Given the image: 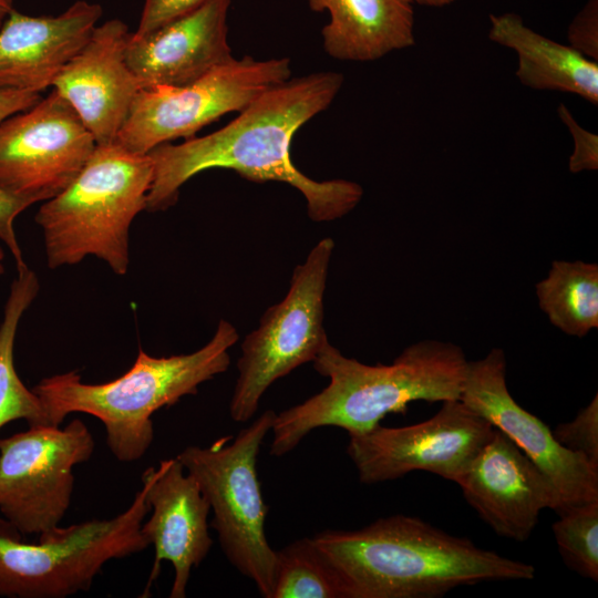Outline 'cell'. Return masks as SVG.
<instances>
[{
  "mask_svg": "<svg viewBox=\"0 0 598 598\" xmlns=\"http://www.w3.org/2000/svg\"><path fill=\"white\" fill-rule=\"evenodd\" d=\"M41 97V93L0 85V123L33 106Z\"/></svg>",
  "mask_w": 598,
  "mask_h": 598,
  "instance_id": "cell-30",
  "label": "cell"
},
{
  "mask_svg": "<svg viewBox=\"0 0 598 598\" xmlns=\"http://www.w3.org/2000/svg\"><path fill=\"white\" fill-rule=\"evenodd\" d=\"M131 33L120 19L96 25L52 84L78 113L96 144L116 141L142 89L126 62Z\"/></svg>",
  "mask_w": 598,
  "mask_h": 598,
  "instance_id": "cell-16",
  "label": "cell"
},
{
  "mask_svg": "<svg viewBox=\"0 0 598 598\" xmlns=\"http://www.w3.org/2000/svg\"><path fill=\"white\" fill-rule=\"evenodd\" d=\"M312 539L337 570L344 598H436L457 587L535 577L530 564L402 514Z\"/></svg>",
  "mask_w": 598,
  "mask_h": 598,
  "instance_id": "cell-2",
  "label": "cell"
},
{
  "mask_svg": "<svg viewBox=\"0 0 598 598\" xmlns=\"http://www.w3.org/2000/svg\"><path fill=\"white\" fill-rule=\"evenodd\" d=\"M334 243L321 239L292 271L285 298L269 307L241 343L230 417L246 422L278 379L312 362L329 342L323 327V296Z\"/></svg>",
  "mask_w": 598,
  "mask_h": 598,
  "instance_id": "cell-8",
  "label": "cell"
},
{
  "mask_svg": "<svg viewBox=\"0 0 598 598\" xmlns=\"http://www.w3.org/2000/svg\"><path fill=\"white\" fill-rule=\"evenodd\" d=\"M557 113L569 130L574 151L569 157L568 168L571 173L597 171L598 168V135L584 128L565 104H559Z\"/></svg>",
  "mask_w": 598,
  "mask_h": 598,
  "instance_id": "cell-26",
  "label": "cell"
},
{
  "mask_svg": "<svg viewBox=\"0 0 598 598\" xmlns=\"http://www.w3.org/2000/svg\"><path fill=\"white\" fill-rule=\"evenodd\" d=\"M291 78L290 60L233 59L184 85L142 87L115 143L146 155L178 137L190 138L204 126L239 112L270 86Z\"/></svg>",
  "mask_w": 598,
  "mask_h": 598,
  "instance_id": "cell-9",
  "label": "cell"
},
{
  "mask_svg": "<svg viewBox=\"0 0 598 598\" xmlns=\"http://www.w3.org/2000/svg\"><path fill=\"white\" fill-rule=\"evenodd\" d=\"M553 524L566 566L579 576L598 580V501L573 506Z\"/></svg>",
  "mask_w": 598,
  "mask_h": 598,
  "instance_id": "cell-24",
  "label": "cell"
},
{
  "mask_svg": "<svg viewBox=\"0 0 598 598\" xmlns=\"http://www.w3.org/2000/svg\"><path fill=\"white\" fill-rule=\"evenodd\" d=\"M456 484L497 535L516 542L528 539L542 511L559 508L548 476L497 429Z\"/></svg>",
  "mask_w": 598,
  "mask_h": 598,
  "instance_id": "cell-14",
  "label": "cell"
},
{
  "mask_svg": "<svg viewBox=\"0 0 598 598\" xmlns=\"http://www.w3.org/2000/svg\"><path fill=\"white\" fill-rule=\"evenodd\" d=\"M142 480L147 484L151 511L141 532L155 550L143 597L158 577L161 563L167 560L174 568L169 597L184 598L192 569L206 558L213 546L209 503L177 457L161 461L156 468H146Z\"/></svg>",
  "mask_w": 598,
  "mask_h": 598,
  "instance_id": "cell-15",
  "label": "cell"
},
{
  "mask_svg": "<svg viewBox=\"0 0 598 598\" xmlns=\"http://www.w3.org/2000/svg\"><path fill=\"white\" fill-rule=\"evenodd\" d=\"M411 4H419L423 7H432V8H441L448 4H452L453 2L457 0H405Z\"/></svg>",
  "mask_w": 598,
  "mask_h": 598,
  "instance_id": "cell-31",
  "label": "cell"
},
{
  "mask_svg": "<svg viewBox=\"0 0 598 598\" xmlns=\"http://www.w3.org/2000/svg\"><path fill=\"white\" fill-rule=\"evenodd\" d=\"M536 295L540 310L564 333L582 338L598 328L597 264L554 260Z\"/></svg>",
  "mask_w": 598,
  "mask_h": 598,
  "instance_id": "cell-22",
  "label": "cell"
},
{
  "mask_svg": "<svg viewBox=\"0 0 598 598\" xmlns=\"http://www.w3.org/2000/svg\"><path fill=\"white\" fill-rule=\"evenodd\" d=\"M153 179L148 154L118 145L96 144L76 177L35 214L48 267L78 265L87 256L103 260L114 274L130 266V229L146 207Z\"/></svg>",
  "mask_w": 598,
  "mask_h": 598,
  "instance_id": "cell-5",
  "label": "cell"
},
{
  "mask_svg": "<svg viewBox=\"0 0 598 598\" xmlns=\"http://www.w3.org/2000/svg\"><path fill=\"white\" fill-rule=\"evenodd\" d=\"M13 9V0H0V28Z\"/></svg>",
  "mask_w": 598,
  "mask_h": 598,
  "instance_id": "cell-32",
  "label": "cell"
},
{
  "mask_svg": "<svg viewBox=\"0 0 598 598\" xmlns=\"http://www.w3.org/2000/svg\"><path fill=\"white\" fill-rule=\"evenodd\" d=\"M238 338L236 328L221 319L213 338L192 353L152 357L140 348L131 369L112 381L83 383L78 371H69L40 380L32 391L51 425L60 426L71 413L95 416L105 426L112 454L121 462H134L153 442L152 415L196 394L202 383L225 372Z\"/></svg>",
  "mask_w": 598,
  "mask_h": 598,
  "instance_id": "cell-4",
  "label": "cell"
},
{
  "mask_svg": "<svg viewBox=\"0 0 598 598\" xmlns=\"http://www.w3.org/2000/svg\"><path fill=\"white\" fill-rule=\"evenodd\" d=\"M3 257H4L3 251H2V249L0 248V275L3 274V266H2V264H1Z\"/></svg>",
  "mask_w": 598,
  "mask_h": 598,
  "instance_id": "cell-33",
  "label": "cell"
},
{
  "mask_svg": "<svg viewBox=\"0 0 598 598\" xmlns=\"http://www.w3.org/2000/svg\"><path fill=\"white\" fill-rule=\"evenodd\" d=\"M95 442L85 423L63 429L32 425L0 439V514L22 535L60 526L74 487L73 467L87 462Z\"/></svg>",
  "mask_w": 598,
  "mask_h": 598,
  "instance_id": "cell-10",
  "label": "cell"
},
{
  "mask_svg": "<svg viewBox=\"0 0 598 598\" xmlns=\"http://www.w3.org/2000/svg\"><path fill=\"white\" fill-rule=\"evenodd\" d=\"M312 363L319 374L329 378V384L276 414L274 456L291 452L318 427L337 426L360 434L390 413L405 414L411 402L460 400L468 361L461 347L427 339L410 344L388 365L348 358L330 342Z\"/></svg>",
  "mask_w": 598,
  "mask_h": 598,
  "instance_id": "cell-3",
  "label": "cell"
},
{
  "mask_svg": "<svg viewBox=\"0 0 598 598\" xmlns=\"http://www.w3.org/2000/svg\"><path fill=\"white\" fill-rule=\"evenodd\" d=\"M276 414L266 410L234 440L224 436L208 447L189 445L176 456L209 503V526L227 560L265 598L271 597L277 555L266 537L268 506L260 489L257 456Z\"/></svg>",
  "mask_w": 598,
  "mask_h": 598,
  "instance_id": "cell-7",
  "label": "cell"
},
{
  "mask_svg": "<svg viewBox=\"0 0 598 598\" xmlns=\"http://www.w3.org/2000/svg\"><path fill=\"white\" fill-rule=\"evenodd\" d=\"M342 84L343 75L330 71L289 78L264 91L218 131L155 147L148 153L153 179L145 210L173 206L179 188L195 175L228 168L252 182H282L295 187L305 197L313 221L346 216L360 203L362 187L346 179H311L295 166L290 155L296 132L329 107Z\"/></svg>",
  "mask_w": 598,
  "mask_h": 598,
  "instance_id": "cell-1",
  "label": "cell"
},
{
  "mask_svg": "<svg viewBox=\"0 0 598 598\" xmlns=\"http://www.w3.org/2000/svg\"><path fill=\"white\" fill-rule=\"evenodd\" d=\"M95 147L78 113L53 89L0 123V187L45 202L69 186Z\"/></svg>",
  "mask_w": 598,
  "mask_h": 598,
  "instance_id": "cell-12",
  "label": "cell"
},
{
  "mask_svg": "<svg viewBox=\"0 0 598 598\" xmlns=\"http://www.w3.org/2000/svg\"><path fill=\"white\" fill-rule=\"evenodd\" d=\"M33 204L35 203L32 199L12 194L0 187V240L11 252L18 271L28 268V266L17 239L14 220Z\"/></svg>",
  "mask_w": 598,
  "mask_h": 598,
  "instance_id": "cell-28",
  "label": "cell"
},
{
  "mask_svg": "<svg viewBox=\"0 0 598 598\" xmlns=\"http://www.w3.org/2000/svg\"><path fill=\"white\" fill-rule=\"evenodd\" d=\"M208 0H144L138 27L133 34L148 33L163 24L185 16Z\"/></svg>",
  "mask_w": 598,
  "mask_h": 598,
  "instance_id": "cell-29",
  "label": "cell"
},
{
  "mask_svg": "<svg viewBox=\"0 0 598 598\" xmlns=\"http://www.w3.org/2000/svg\"><path fill=\"white\" fill-rule=\"evenodd\" d=\"M270 598H344L341 579L312 538L276 550Z\"/></svg>",
  "mask_w": 598,
  "mask_h": 598,
  "instance_id": "cell-23",
  "label": "cell"
},
{
  "mask_svg": "<svg viewBox=\"0 0 598 598\" xmlns=\"http://www.w3.org/2000/svg\"><path fill=\"white\" fill-rule=\"evenodd\" d=\"M316 12L328 11L321 31L332 59L369 62L415 44L414 10L405 0H307Z\"/></svg>",
  "mask_w": 598,
  "mask_h": 598,
  "instance_id": "cell-19",
  "label": "cell"
},
{
  "mask_svg": "<svg viewBox=\"0 0 598 598\" xmlns=\"http://www.w3.org/2000/svg\"><path fill=\"white\" fill-rule=\"evenodd\" d=\"M553 435L561 446L598 466V395L573 421L558 424Z\"/></svg>",
  "mask_w": 598,
  "mask_h": 598,
  "instance_id": "cell-25",
  "label": "cell"
},
{
  "mask_svg": "<svg viewBox=\"0 0 598 598\" xmlns=\"http://www.w3.org/2000/svg\"><path fill=\"white\" fill-rule=\"evenodd\" d=\"M131 505L110 519H91L58 526L28 543L0 516V596L9 598H65L87 591L103 566L146 549L141 532L151 511L147 484Z\"/></svg>",
  "mask_w": 598,
  "mask_h": 598,
  "instance_id": "cell-6",
  "label": "cell"
},
{
  "mask_svg": "<svg viewBox=\"0 0 598 598\" xmlns=\"http://www.w3.org/2000/svg\"><path fill=\"white\" fill-rule=\"evenodd\" d=\"M489 40L516 52V76L523 85L571 93L598 104L597 61L534 31L517 13L489 14Z\"/></svg>",
  "mask_w": 598,
  "mask_h": 598,
  "instance_id": "cell-20",
  "label": "cell"
},
{
  "mask_svg": "<svg viewBox=\"0 0 598 598\" xmlns=\"http://www.w3.org/2000/svg\"><path fill=\"white\" fill-rule=\"evenodd\" d=\"M568 44L586 58L598 62V0H588L571 20Z\"/></svg>",
  "mask_w": 598,
  "mask_h": 598,
  "instance_id": "cell-27",
  "label": "cell"
},
{
  "mask_svg": "<svg viewBox=\"0 0 598 598\" xmlns=\"http://www.w3.org/2000/svg\"><path fill=\"white\" fill-rule=\"evenodd\" d=\"M230 4L231 0H208L148 33L132 32L126 62L141 86L188 84L230 62Z\"/></svg>",
  "mask_w": 598,
  "mask_h": 598,
  "instance_id": "cell-17",
  "label": "cell"
},
{
  "mask_svg": "<svg viewBox=\"0 0 598 598\" xmlns=\"http://www.w3.org/2000/svg\"><path fill=\"white\" fill-rule=\"evenodd\" d=\"M40 290L34 271H18L12 281L0 323V429L16 420L32 425H51L39 396L19 378L14 365V342L19 323Z\"/></svg>",
  "mask_w": 598,
  "mask_h": 598,
  "instance_id": "cell-21",
  "label": "cell"
},
{
  "mask_svg": "<svg viewBox=\"0 0 598 598\" xmlns=\"http://www.w3.org/2000/svg\"><path fill=\"white\" fill-rule=\"evenodd\" d=\"M494 431L461 400L445 401L421 423L349 434L347 453L359 480L375 484L425 471L457 482Z\"/></svg>",
  "mask_w": 598,
  "mask_h": 598,
  "instance_id": "cell-11",
  "label": "cell"
},
{
  "mask_svg": "<svg viewBox=\"0 0 598 598\" xmlns=\"http://www.w3.org/2000/svg\"><path fill=\"white\" fill-rule=\"evenodd\" d=\"M102 16L99 3L85 0L55 17L13 9L0 28V85L37 93L52 86Z\"/></svg>",
  "mask_w": 598,
  "mask_h": 598,
  "instance_id": "cell-18",
  "label": "cell"
},
{
  "mask_svg": "<svg viewBox=\"0 0 598 598\" xmlns=\"http://www.w3.org/2000/svg\"><path fill=\"white\" fill-rule=\"evenodd\" d=\"M460 400L508 436L548 476L559 498L557 515L598 501V466L561 446L542 420L514 400L501 348L468 361Z\"/></svg>",
  "mask_w": 598,
  "mask_h": 598,
  "instance_id": "cell-13",
  "label": "cell"
}]
</instances>
